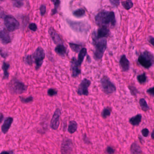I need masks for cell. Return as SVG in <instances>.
<instances>
[{
    "label": "cell",
    "mask_w": 154,
    "mask_h": 154,
    "mask_svg": "<svg viewBox=\"0 0 154 154\" xmlns=\"http://www.w3.org/2000/svg\"><path fill=\"white\" fill-rule=\"evenodd\" d=\"M95 20L97 25L100 26L110 25L114 26L116 25V17L113 11H100L96 15Z\"/></svg>",
    "instance_id": "6da1fadb"
},
{
    "label": "cell",
    "mask_w": 154,
    "mask_h": 154,
    "mask_svg": "<svg viewBox=\"0 0 154 154\" xmlns=\"http://www.w3.org/2000/svg\"><path fill=\"white\" fill-rule=\"evenodd\" d=\"M8 89L13 94H21L27 91V86L16 78L12 79L8 84Z\"/></svg>",
    "instance_id": "7a4b0ae2"
},
{
    "label": "cell",
    "mask_w": 154,
    "mask_h": 154,
    "mask_svg": "<svg viewBox=\"0 0 154 154\" xmlns=\"http://www.w3.org/2000/svg\"><path fill=\"white\" fill-rule=\"evenodd\" d=\"M100 40H94L95 50L94 53V57L96 61L100 60L107 48V40L106 38H100Z\"/></svg>",
    "instance_id": "3957f363"
},
{
    "label": "cell",
    "mask_w": 154,
    "mask_h": 154,
    "mask_svg": "<svg viewBox=\"0 0 154 154\" xmlns=\"http://www.w3.org/2000/svg\"><path fill=\"white\" fill-rule=\"evenodd\" d=\"M138 62L144 68L149 69L154 64V55L149 51H144L139 56Z\"/></svg>",
    "instance_id": "277c9868"
},
{
    "label": "cell",
    "mask_w": 154,
    "mask_h": 154,
    "mask_svg": "<svg viewBox=\"0 0 154 154\" xmlns=\"http://www.w3.org/2000/svg\"><path fill=\"white\" fill-rule=\"evenodd\" d=\"M100 85L102 90L105 94L110 95L116 92V86L107 75H103L102 77Z\"/></svg>",
    "instance_id": "5b68a950"
},
{
    "label": "cell",
    "mask_w": 154,
    "mask_h": 154,
    "mask_svg": "<svg viewBox=\"0 0 154 154\" xmlns=\"http://www.w3.org/2000/svg\"><path fill=\"white\" fill-rule=\"evenodd\" d=\"M34 63L35 64V70H39L43 65L44 59L45 57V54L44 49L41 47L37 48L35 53L32 55Z\"/></svg>",
    "instance_id": "8992f818"
},
{
    "label": "cell",
    "mask_w": 154,
    "mask_h": 154,
    "mask_svg": "<svg viewBox=\"0 0 154 154\" xmlns=\"http://www.w3.org/2000/svg\"><path fill=\"white\" fill-rule=\"evenodd\" d=\"M4 23L8 31L13 32L19 28V22L13 16L8 15L4 18Z\"/></svg>",
    "instance_id": "52a82bcc"
},
{
    "label": "cell",
    "mask_w": 154,
    "mask_h": 154,
    "mask_svg": "<svg viewBox=\"0 0 154 154\" xmlns=\"http://www.w3.org/2000/svg\"><path fill=\"white\" fill-rule=\"evenodd\" d=\"M91 84V82L87 78H84L82 80L78 86L77 93L79 96H88L89 94L88 88Z\"/></svg>",
    "instance_id": "ba28073f"
},
{
    "label": "cell",
    "mask_w": 154,
    "mask_h": 154,
    "mask_svg": "<svg viewBox=\"0 0 154 154\" xmlns=\"http://www.w3.org/2000/svg\"><path fill=\"white\" fill-rule=\"evenodd\" d=\"M67 23L72 29L78 32H85L89 29V26L83 22H75L67 20Z\"/></svg>",
    "instance_id": "9c48e42d"
},
{
    "label": "cell",
    "mask_w": 154,
    "mask_h": 154,
    "mask_svg": "<svg viewBox=\"0 0 154 154\" xmlns=\"http://www.w3.org/2000/svg\"><path fill=\"white\" fill-rule=\"evenodd\" d=\"M61 115V111L59 108H57L54 112L50 122V128L54 130H56L59 128L60 125V119Z\"/></svg>",
    "instance_id": "30bf717a"
},
{
    "label": "cell",
    "mask_w": 154,
    "mask_h": 154,
    "mask_svg": "<svg viewBox=\"0 0 154 154\" xmlns=\"http://www.w3.org/2000/svg\"><path fill=\"white\" fill-rule=\"evenodd\" d=\"M81 66V65L79 64L77 59L75 57H73L71 61V71L73 78H76L81 75L82 72Z\"/></svg>",
    "instance_id": "8fae6325"
},
{
    "label": "cell",
    "mask_w": 154,
    "mask_h": 154,
    "mask_svg": "<svg viewBox=\"0 0 154 154\" xmlns=\"http://www.w3.org/2000/svg\"><path fill=\"white\" fill-rule=\"evenodd\" d=\"M73 149V144L72 140L68 138L64 139L61 144V151L63 154L72 153Z\"/></svg>",
    "instance_id": "7c38bea8"
},
{
    "label": "cell",
    "mask_w": 154,
    "mask_h": 154,
    "mask_svg": "<svg viewBox=\"0 0 154 154\" xmlns=\"http://www.w3.org/2000/svg\"><path fill=\"white\" fill-rule=\"evenodd\" d=\"M119 65L121 69L123 72H127L129 70L130 63L125 55H123L121 57L119 61Z\"/></svg>",
    "instance_id": "4fadbf2b"
},
{
    "label": "cell",
    "mask_w": 154,
    "mask_h": 154,
    "mask_svg": "<svg viewBox=\"0 0 154 154\" xmlns=\"http://www.w3.org/2000/svg\"><path fill=\"white\" fill-rule=\"evenodd\" d=\"M14 119L12 117H8L6 118L2 126V131L4 134H7L13 122Z\"/></svg>",
    "instance_id": "5bb4252c"
},
{
    "label": "cell",
    "mask_w": 154,
    "mask_h": 154,
    "mask_svg": "<svg viewBox=\"0 0 154 154\" xmlns=\"http://www.w3.org/2000/svg\"><path fill=\"white\" fill-rule=\"evenodd\" d=\"M110 31L106 26H100L97 32L96 39L107 37L109 35Z\"/></svg>",
    "instance_id": "9a60e30c"
},
{
    "label": "cell",
    "mask_w": 154,
    "mask_h": 154,
    "mask_svg": "<svg viewBox=\"0 0 154 154\" xmlns=\"http://www.w3.org/2000/svg\"><path fill=\"white\" fill-rule=\"evenodd\" d=\"M1 39L4 45H7L11 42V38L9 33L6 29H4L1 31Z\"/></svg>",
    "instance_id": "2e32d148"
},
{
    "label": "cell",
    "mask_w": 154,
    "mask_h": 154,
    "mask_svg": "<svg viewBox=\"0 0 154 154\" xmlns=\"http://www.w3.org/2000/svg\"><path fill=\"white\" fill-rule=\"evenodd\" d=\"M48 32H49L50 36L52 38V39L55 44L59 45L60 43H62V39H61V38L54 29L50 28Z\"/></svg>",
    "instance_id": "e0dca14e"
},
{
    "label": "cell",
    "mask_w": 154,
    "mask_h": 154,
    "mask_svg": "<svg viewBox=\"0 0 154 154\" xmlns=\"http://www.w3.org/2000/svg\"><path fill=\"white\" fill-rule=\"evenodd\" d=\"M142 117L141 114H137L136 116L131 118L129 120V122L132 126H138L141 122Z\"/></svg>",
    "instance_id": "ac0fdd59"
},
{
    "label": "cell",
    "mask_w": 154,
    "mask_h": 154,
    "mask_svg": "<svg viewBox=\"0 0 154 154\" xmlns=\"http://www.w3.org/2000/svg\"><path fill=\"white\" fill-rule=\"evenodd\" d=\"M10 67V65L9 64L5 62H3L2 66V68L3 72V80H7L8 79L9 77L8 70Z\"/></svg>",
    "instance_id": "d6986e66"
},
{
    "label": "cell",
    "mask_w": 154,
    "mask_h": 154,
    "mask_svg": "<svg viewBox=\"0 0 154 154\" xmlns=\"http://www.w3.org/2000/svg\"><path fill=\"white\" fill-rule=\"evenodd\" d=\"M78 124L75 120H71L69 122L68 127V131L70 134H72L77 131Z\"/></svg>",
    "instance_id": "ffe728a7"
},
{
    "label": "cell",
    "mask_w": 154,
    "mask_h": 154,
    "mask_svg": "<svg viewBox=\"0 0 154 154\" xmlns=\"http://www.w3.org/2000/svg\"><path fill=\"white\" fill-rule=\"evenodd\" d=\"M130 152L131 154H141V153H142V149H141L140 146L137 142H134L131 144L130 147Z\"/></svg>",
    "instance_id": "44dd1931"
},
{
    "label": "cell",
    "mask_w": 154,
    "mask_h": 154,
    "mask_svg": "<svg viewBox=\"0 0 154 154\" xmlns=\"http://www.w3.org/2000/svg\"><path fill=\"white\" fill-rule=\"evenodd\" d=\"M55 51L57 54L61 56L64 57L66 54V49L63 45H62V44H59L56 47Z\"/></svg>",
    "instance_id": "7402d4cb"
},
{
    "label": "cell",
    "mask_w": 154,
    "mask_h": 154,
    "mask_svg": "<svg viewBox=\"0 0 154 154\" xmlns=\"http://www.w3.org/2000/svg\"><path fill=\"white\" fill-rule=\"evenodd\" d=\"M86 54H87V49H86V48H82L79 52L78 59H77V61H78V63L80 65H82V63L83 62L84 59L85 57L86 56Z\"/></svg>",
    "instance_id": "603a6c76"
},
{
    "label": "cell",
    "mask_w": 154,
    "mask_h": 154,
    "mask_svg": "<svg viewBox=\"0 0 154 154\" xmlns=\"http://www.w3.org/2000/svg\"><path fill=\"white\" fill-rule=\"evenodd\" d=\"M139 104L141 109L144 111H147L149 109V106L148 105L146 100L143 98H141L140 100Z\"/></svg>",
    "instance_id": "cb8c5ba5"
},
{
    "label": "cell",
    "mask_w": 154,
    "mask_h": 154,
    "mask_svg": "<svg viewBox=\"0 0 154 154\" xmlns=\"http://www.w3.org/2000/svg\"><path fill=\"white\" fill-rule=\"evenodd\" d=\"M112 110L110 107H107L104 108L101 112V116L103 119H106L109 117L111 113Z\"/></svg>",
    "instance_id": "d4e9b609"
},
{
    "label": "cell",
    "mask_w": 154,
    "mask_h": 154,
    "mask_svg": "<svg viewBox=\"0 0 154 154\" xmlns=\"http://www.w3.org/2000/svg\"><path fill=\"white\" fill-rule=\"evenodd\" d=\"M122 4L126 10H129L133 7V3L131 0H126V1L122 2Z\"/></svg>",
    "instance_id": "484cf974"
},
{
    "label": "cell",
    "mask_w": 154,
    "mask_h": 154,
    "mask_svg": "<svg viewBox=\"0 0 154 154\" xmlns=\"http://www.w3.org/2000/svg\"><path fill=\"white\" fill-rule=\"evenodd\" d=\"M147 77L145 73H143L137 76V80L138 82L140 84H142L146 83L147 81Z\"/></svg>",
    "instance_id": "4316f807"
},
{
    "label": "cell",
    "mask_w": 154,
    "mask_h": 154,
    "mask_svg": "<svg viewBox=\"0 0 154 154\" xmlns=\"http://www.w3.org/2000/svg\"><path fill=\"white\" fill-rule=\"evenodd\" d=\"M69 45H70L71 49H72L73 52H75V53H79V52H80V51H81V49H81L82 46L79 45L73 44V43H70V44H69Z\"/></svg>",
    "instance_id": "83f0119b"
},
{
    "label": "cell",
    "mask_w": 154,
    "mask_h": 154,
    "mask_svg": "<svg viewBox=\"0 0 154 154\" xmlns=\"http://www.w3.org/2000/svg\"><path fill=\"white\" fill-rule=\"evenodd\" d=\"M73 14L74 16L77 17H83L84 16L85 14V11L83 9H79L74 11Z\"/></svg>",
    "instance_id": "f1b7e54d"
},
{
    "label": "cell",
    "mask_w": 154,
    "mask_h": 154,
    "mask_svg": "<svg viewBox=\"0 0 154 154\" xmlns=\"http://www.w3.org/2000/svg\"><path fill=\"white\" fill-rule=\"evenodd\" d=\"M20 101L23 103H27L31 102L33 101L34 100V98L33 96H29L26 98H24V97L20 96Z\"/></svg>",
    "instance_id": "f546056e"
},
{
    "label": "cell",
    "mask_w": 154,
    "mask_h": 154,
    "mask_svg": "<svg viewBox=\"0 0 154 154\" xmlns=\"http://www.w3.org/2000/svg\"><path fill=\"white\" fill-rule=\"evenodd\" d=\"M52 1L54 2V5L55 6V8L54 10H52V15H55L57 12V9L59 7L60 4V0H53Z\"/></svg>",
    "instance_id": "4dcf8cb0"
},
{
    "label": "cell",
    "mask_w": 154,
    "mask_h": 154,
    "mask_svg": "<svg viewBox=\"0 0 154 154\" xmlns=\"http://www.w3.org/2000/svg\"><path fill=\"white\" fill-rule=\"evenodd\" d=\"M34 59H33L32 55H29L26 57L25 59V62L26 64L29 66H31L34 63Z\"/></svg>",
    "instance_id": "1f68e13d"
},
{
    "label": "cell",
    "mask_w": 154,
    "mask_h": 154,
    "mask_svg": "<svg viewBox=\"0 0 154 154\" xmlns=\"http://www.w3.org/2000/svg\"><path fill=\"white\" fill-rule=\"evenodd\" d=\"M128 87L130 91L131 95L134 96H137V94L139 93L138 91L137 88L133 85H129Z\"/></svg>",
    "instance_id": "d6a6232c"
},
{
    "label": "cell",
    "mask_w": 154,
    "mask_h": 154,
    "mask_svg": "<svg viewBox=\"0 0 154 154\" xmlns=\"http://www.w3.org/2000/svg\"><path fill=\"white\" fill-rule=\"evenodd\" d=\"M57 93H58V91L54 88H50L47 91L48 94L50 97L56 96L57 95Z\"/></svg>",
    "instance_id": "836d02e7"
},
{
    "label": "cell",
    "mask_w": 154,
    "mask_h": 154,
    "mask_svg": "<svg viewBox=\"0 0 154 154\" xmlns=\"http://www.w3.org/2000/svg\"><path fill=\"white\" fill-rule=\"evenodd\" d=\"M14 6L17 8H20L24 5V0H13Z\"/></svg>",
    "instance_id": "e575fe53"
},
{
    "label": "cell",
    "mask_w": 154,
    "mask_h": 154,
    "mask_svg": "<svg viewBox=\"0 0 154 154\" xmlns=\"http://www.w3.org/2000/svg\"><path fill=\"white\" fill-rule=\"evenodd\" d=\"M115 149L110 146H108L106 149V152L108 154H114L115 153Z\"/></svg>",
    "instance_id": "d590c367"
},
{
    "label": "cell",
    "mask_w": 154,
    "mask_h": 154,
    "mask_svg": "<svg viewBox=\"0 0 154 154\" xmlns=\"http://www.w3.org/2000/svg\"><path fill=\"white\" fill-rule=\"evenodd\" d=\"M141 133L143 137H147L149 134V130L146 128H145L141 130Z\"/></svg>",
    "instance_id": "8d00e7d4"
},
{
    "label": "cell",
    "mask_w": 154,
    "mask_h": 154,
    "mask_svg": "<svg viewBox=\"0 0 154 154\" xmlns=\"http://www.w3.org/2000/svg\"><path fill=\"white\" fill-rule=\"evenodd\" d=\"M40 13L42 16H44L46 12V7L45 5H43L40 8Z\"/></svg>",
    "instance_id": "74e56055"
},
{
    "label": "cell",
    "mask_w": 154,
    "mask_h": 154,
    "mask_svg": "<svg viewBox=\"0 0 154 154\" xmlns=\"http://www.w3.org/2000/svg\"><path fill=\"white\" fill-rule=\"evenodd\" d=\"M29 29L30 30H32L33 31H36L37 29V26L36 25L35 23H31L30 25H29Z\"/></svg>",
    "instance_id": "f35d334b"
},
{
    "label": "cell",
    "mask_w": 154,
    "mask_h": 154,
    "mask_svg": "<svg viewBox=\"0 0 154 154\" xmlns=\"http://www.w3.org/2000/svg\"><path fill=\"white\" fill-rule=\"evenodd\" d=\"M120 0H110L112 5L115 7H118L119 5Z\"/></svg>",
    "instance_id": "ab89813d"
},
{
    "label": "cell",
    "mask_w": 154,
    "mask_h": 154,
    "mask_svg": "<svg viewBox=\"0 0 154 154\" xmlns=\"http://www.w3.org/2000/svg\"><path fill=\"white\" fill-rule=\"evenodd\" d=\"M146 92L151 96L154 97V87L149 88L146 91Z\"/></svg>",
    "instance_id": "60d3db41"
},
{
    "label": "cell",
    "mask_w": 154,
    "mask_h": 154,
    "mask_svg": "<svg viewBox=\"0 0 154 154\" xmlns=\"http://www.w3.org/2000/svg\"><path fill=\"white\" fill-rule=\"evenodd\" d=\"M147 40L149 44H151L152 46H154V37H153L152 36H149L148 37Z\"/></svg>",
    "instance_id": "b9f144b4"
},
{
    "label": "cell",
    "mask_w": 154,
    "mask_h": 154,
    "mask_svg": "<svg viewBox=\"0 0 154 154\" xmlns=\"http://www.w3.org/2000/svg\"><path fill=\"white\" fill-rule=\"evenodd\" d=\"M1 55L2 57L4 58H6L8 56V54H7V53H4V52H2V50L1 53Z\"/></svg>",
    "instance_id": "7bdbcfd3"
},
{
    "label": "cell",
    "mask_w": 154,
    "mask_h": 154,
    "mask_svg": "<svg viewBox=\"0 0 154 154\" xmlns=\"http://www.w3.org/2000/svg\"><path fill=\"white\" fill-rule=\"evenodd\" d=\"M13 154L14 152L13 151H10V150H8V151H3L1 152V154Z\"/></svg>",
    "instance_id": "ee69618b"
},
{
    "label": "cell",
    "mask_w": 154,
    "mask_h": 154,
    "mask_svg": "<svg viewBox=\"0 0 154 154\" xmlns=\"http://www.w3.org/2000/svg\"><path fill=\"white\" fill-rule=\"evenodd\" d=\"M4 119V117L3 113L2 112H1V114H0V122H1V123H2Z\"/></svg>",
    "instance_id": "f6af8a7d"
},
{
    "label": "cell",
    "mask_w": 154,
    "mask_h": 154,
    "mask_svg": "<svg viewBox=\"0 0 154 154\" xmlns=\"http://www.w3.org/2000/svg\"><path fill=\"white\" fill-rule=\"evenodd\" d=\"M151 137L152 139L154 140V129L152 131V133H151Z\"/></svg>",
    "instance_id": "bcb514c9"
}]
</instances>
